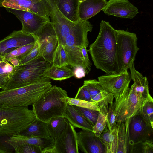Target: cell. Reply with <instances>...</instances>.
Segmentation results:
<instances>
[{
    "instance_id": "obj_1",
    "label": "cell",
    "mask_w": 153,
    "mask_h": 153,
    "mask_svg": "<svg viewBox=\"0 0 153 153\" xmlns=\"http://www.w3.org/2000/svg\"><path fill=\"white\" fill-rule=\"evenodd\" d=\"M98 36L89 46L90 53L97 68L111 74L121 72L115 30L109 22L102 20Z\"/></svg>"
},
{
    "instance_id": "obj_2",
    "label": "cell",
    "mask_w": 153,
    "mask_h": 153,
    "mask_svg": "<svg viewBox=\"0 0 153 153\" xmlns=\"http://www.w3.org/2000/svg\"><path fill=\"white\" fill-rule=\"evenodd\" d=\"M50 81L39 82L0 91V106H28L40 99L52 87Z\"/></svg>"
},
{
    "instance_id": "obj_3",
    "label": "cell",
    "mask_w": 153,
    "mask_h": 153,
    "mask_svg": "<svg viewBox=\"0 0 153 153\" xmlns=\"http://www.w3.org/2000/svg\"><path fill=\"white\" fill-rule=\"evenodd\" d=\"M42 55L26 64L13 67L9 80L4 89L7 90L24 86L42 82L50 81V79L43 74L44 71L50 66Z\"/></svg>"
},
{
    "instance_id": "obj_4",
    "label": "cell",
    "mask_w": 153,
    "mask_h": 153,
    "mask_svg": "<svg viewBox=\"0 0 153 153\" xmlns=\"http://www.w3.org/2000/svg\"><path fill=\"white\" fill-rule=\"evenodd\" d=\"M36 118L28 106H0V135L11 136L19 134Z\"/></svg>"
},
{
    "instance_id": "obj_5",
    "label": "cell",
    "mask_w": 153,
    "mask_h": 153,
    "mask_svg": "<svg viewBox=\"0 0 153 153\" xmlns=\"http://www.w3.org/2000/svg\"><path fill=\"white\" fill-rule=\"evenodd\" d=\"M150 100L153 99L149 87H140L133 84L123 97L114 102L116 122H123L139 114L142 107Z\"/></svg>"
},
{
    "instance_id": "obj_6",
    "label": "cell",
    "mask_w": 153,
    "mask_h": 153,
    "mask_svg": "<svg viewBox=\"0 0 153 153\" xmlns=\"http://www.w3.org/2000/svg\"><path fill=\"white\" fill-rule=\"evenodd\" d=\"M68 96L66 91L56 85L51 89L39 101L32 105L36 118L48 123L52 118L65 116L66 103L61 98Z\"/></svg>"
},
{
    "instance_id": "obj_7",
    "label": "cell",
    "mask_w": 153,
    "mask_h": 153,
    "mask_svg": "<svg viewBox=\"0 0 153 153\" xmlns=\"http://www.w3.org/2000/svg\"><path fill=\"white\" fill-rule=\"evenodd\" d=\"M115 36L121 71H128L134 63L139 49L137 35L127 31L115 30Z\"/></svg>"
},
{
    "instance_id": "obj_8",
    "label": "cell",
    "mask_w": 153,
    "mask_h": 153,
    "mask_svg": "<svg viewBox=\"0 0 153 153\" xmlns=\"http://www.w3.org/2000/svg\"><path fill=\"white\" fill-rule=\"evenodd\" d=\"M98 79L102 88L112 94L115 101L119 100L125 96L131 80L130 74L128 71L102 75Z\"/></svg>"
},
{
    "instance_id": "obj_9",
    "label": "cell",
    "mask_w": 153,
    "mask_h": 153,
    "mask_svg": "<svg viewBox=\"0 0 153 153\" xmlns=\"http://www.w3.org/2000/svg\"><path fill=\"white\" fill-rule=\"evenodd\" d=\"M33 35L37 41L41 55L45 61L52 64L53 53L58 42L51 22H48Z\"/></svg>"
},
{
    "instance_id": "obj_10",
    "label": "cell",
    "mask_w": 153,
    "mask_h": 153,
    "mask_svg": "<svg viewBox=\"0 0 153 153\" xmlns=\"http://www.w3.org/2000/svg\"><path fill=\"white\" fill-rule=\"evenodd\" d=\"M0 7L29 11L50 19V9L47 0H0Z\"/></svg>"
},
{
    "instance_id": "obj_11",
    "label": "cell",
    "mask_w": 153,
    "mask_h": 153,
    "mask_svg": "<svg viewBox=\"0 0 153 153\" xmlns=\"http://www.w3.org/2000/svg\"><path fill=\"white\" fill-rule=\"evenodd\" d=\"M77 133L68 121L64 130L54 140L50 153H78Z\"/></svg>"
},
{
    "instance_id": "obj_12",
    "label": "cell",
    "mask_w": 153,
    "mask_h": 153,
    "mask_svg": "<svg viewBox=\"0 0 153 153\" xmlns=\"http://www.w3.org/2000/svg\"><path fill=\"white\" fill-rule=\"evenodd\" d=\"M7 10L15 15L21 22L23 32L34 35L48 22L50 19L41 16L34 13L25 10L9 8H5Z\"/></svg>"
},
{
    "instance_id": "obj_13",
    "label": "cell",
    "mask_w": 153,
    "mask_h": 153,
    "mask_svg": "<svg viewBox=\"0 0 153 153\" xmlns=\"http://www.w3.org/2000/svg\"><path fill=\"white\" fill-rule=\"evenodd\" d=\"M128 130L130 146L142 142L153 141V128L140 114L131 118Z\"/></svg>"
},
{
    "instance_id": "obj_14",
    "label": "cell",
    "mask_w": 153,
    "mask_h": 153,
    "mask_svg": "<svg viewBox=\"0 0 153 153\" xmlns=\"http://www.w3.org/2000/svg\"><path fill=\"white\" fill-rule=\"evenodd\" d=\"M93 26L88 20L79 19L66 38L63 45L67 47L88 46V32H91Z\"/></svg>"
},
{
    "instance_id": "obj_15",
    "label": "cell",
    "mask_w": 153,
    "mask_h": 153,
    "mask_svg": "<svg viewBox=\"0 0 153 153\" xmlns=\"http://www.w3.org/2000/svg\"><path fill=\"white\" fill-rule=\"evenodd\" d=\"M32 35L24 33L21 30L13 31L9 35L0 41V55L3 56L16 48L35 42Z\"/></svg>"
},
{
    "instance_id": "obj_16",
    "label": "cell",
    "mask_w": 153,
    "mask_h": 153,
    "mask_svg": "<svg viewBox=\"0 0 153 153\" xmlns=\"http://www.w3.org/2000/svg\"><path fill=\"white\" fill-rule=\"evenodd\" d=\"M102 10L109 15L130 19L139 13L137 7L128 0H109Z\"/></svg>"
},
{
    "instance_id": "obj_17",
    "label": "cell",
    "mask_w": 153,
    "mask_h": 153,
    "mask_svg": "<svg viewBox=\"0 0 153 153\" xmlns=\"http://www.w3.org/2000/svg\"><path fill=\"white\" fill-rule=\"evenodd\" d=\"M83 85L91 96V102L99 109L108 107L109 104L113 102L114 97L112 94L105 90L97 80H84Z\"/></svg>"
},
{
    "instance_id": "obj_18",
    "label": "cell",
    "mask_w": 153,
    "mask_h": 153,
    "mask_svg": "<svg viewBox=\"0 0 153 153\" xmlns=\"http://www.w3.org/2000/svg\"><path fill=\"white\" fill-rule=\"evenodd\" d=\"M6 142L14 149L24 144H31L39 147L43 153H50L54 140L51 138H44L34 136H26L18 134L10 137Z\"/></svg>"
},
{
    "instance_id": "obj_19",
    "label": "cell",
    "mask_w": 153,
    "mask_h": 153,
    "mask_svg": "<svg viewBox=\"0 0 153 153\" xmlns=\"http://www.w3.org/2000/svg\"><path fill=\"white\" fill-rule=\"evenodd\" d=\"M77 134L78 145L81 151L85 153H105L99 137L93 131L82 130Z\"/></svg>"
},
{
    "instance_id": "obj_20",
    "label": "cell",
    "mask_w": 153,
    "mask_h": 153,
    "mask_svg": "<svg viewBox=\"0 0 153 153\" xmlns=\"http://www.w3.org/2000/svg\"><path fill=\"white\" fill-rule=\"evenodd\" d=\"M64 47L68 58L69 65L72 68L76 67H81L85 70L86 74L89 73L92 63L89 59L87 48L85 46Z\"/></svg>"
},
{
    "instance_id": "obj_21",
    "label": "cell",
    "mask_w": 153,
    "mask_h": 153,
    "mask_svg": "<svg viewBox=\"0 0 153 153\" xmlns=\"http://www.w3.org/2000/svg\"><path fill=\"white\" fill-rule=\"evenodd\" d=\"M107 2L106 0H86L80 3L78 11L79 19L88 20L102 10Z\"/></svg>"
},
{
    "instance_id": "obj_22",
    "label": "cell",
    "mask_w": 153,
    "mask_h": 153,
    "mask_svg": "<svg viewBox=\"0 0 153 153\" xmlns=\"http://www.w3.org/2000/svg\"><path fill=\"white\" fill-rule=\"evenodd\" d=\"M64 117L74 128L93 131V126L79 112L74 105L66 104Z\"/></svg>"
},
{
    "instance_id": "obj_23",
    "label": "cell",
    "mask_w": 153,
    "mask_h": 153,
    "mask_svg": "<svg viewBox=\"0 0 153 153\" xmlns=\"http://www.w3.org/2000/svg\"><path fill=\"white\" fill-rule=\"evenodd\" d=\"M121 122H117L112 129H106L99 137L103 145L105 153H116L117 136Z\"/></svg>"
},
{
    "instance_id": "obj_24",
    "label": "cell",
    "mask_w": 153,
    "mask_h": 153,
    "mask_svg": "<svg viewBox=\"0 0 153 153\" xmlns=\"http://www.w3.org/2000/svg\"><path fill=\"white\" fill-rule=\"evenodd\" d=\"M61 13L67 18L74 22L79 19L78 11L79 4L77 0H54Z\"/></svg>"
},
{
    "instance_id": "obj_25",
    "label": "cell",
    "mask_w": 153,
    "mask_h": 153,
    "mask_svg": "<svg viewBox=\"0 0 153 153\" xmlns=\"http://www.w3.org/2000/svg\"><path fill=\"white\" fill-rule=\"evenodd\" d=\"M131 118L120 123L117 136L116 153L129 152L130 145L128 129Z\"/></svg>"
},
{
    "instance_id": "obj_26",
    "label": "cell",
    "mask_w": 153,
    "mask_h": 153,
    "mask_svg": "<svg viewBox=\"0 0 153 153\" xmlns=\"http://www.w3.org/2000/svg\"><path fill=\"white\" fill-rule=\"evenodd\" d=\"M19 134L26 136H34L44 138H51L47 128V123L36 118Z\"/></svg>"
},
{
    "instance_id": "obj_27",
    "label": "cell",
    "mask_w": 153,
    "mask_h": 153,
    "mask_svg": "<svg viewBox=\"0 0 153 153\" xmlns=\"http://www.w3.org/2000/svg\"><path fill=\"white\" fill-rule=\"evenodd\" d=\"M43 74L50 79L57 81L65 80L74 76L73 70L67 66L58 67L53 65L47 69Z\"/></svg>"
},
{
    "instance_id": "obj_28",
    "label": "cell",
    "mask_w": 153,
    "mask_h": 153,
    "mask_svg": "<svg viewBox=\"0 0 153 153\" xmlns=\"http://www.w3.org/2000/svg\"><path fill=\"white\" fill-rule=\"evenodd\" d=\"M68 120L63 117H58L51 119L47 123V127L50 137L55 140L65 128Z\"/></svg>"
},
{
    "instance_id": "obj_29",
    "label": "cell",
    "mask_w": 153,
    "mask_h": 153,
    "mask_svg": "<svg viewBox=\"0 0 153 153\" xmlns=\"http://www.w3.org/2000/svg\"><path fill=\"white\" fill-rule=\"evenodd\" d=\"M52 64L58 67L69 65L68 58L63 45L58 44L53 53Z\"/></svg>"
},
{
    "instance_id": "obj_30",
    "label": "cell",
    "mask_w": 153,
    "mask_h": 153,
    "mask_svg": "<svg viewBox=\"0 0 153 153\" xmlns=\"http://www.w3.org/2000/svg\"><path fill=\"white\" fill-rule=\"evenodd\" d=\"M35 43V42L17 48L10 52L5 54L3 56L7 62L12 59H16L20 61L29 53L34 47Z\"/></svg>"
},
{
    "instance_id": "obj_31",
    "label": "cell",
    "mask_w": 153,
    "mask_h": 153,
    "mask_svg": "<svg viewBox=\"0 0 153 153\" xmlns=\"http://www.w3.org/2000/svg\"><path fill=\"white\" fill-rule=\"evenodd\" d=\"M108 108L105 107L100 108L96 124L93 126V132L97 137H100L107 126Z\"/></svg>"
},
{
    "instance_id": "obj_32",
    "label": "cell",
    "mask_w": 153,
    "mask_h": 153,
    "mask_svg": "<svg viewBox=\"0 0 153 153\" xmlns=\"http://www.w3.org/2000/svg\"><path fill=\"white\" fill-rule=\"evenodd\" d=\"M61 100L68 104L99 111V108L94 103L75 98L64 97Z\"/></svg>"
},
{
    "instance_id": "obj_33",
    "label": "cell",
    "mask_w": 153,
    "mask_h": 153,
    "mask_svg": "<svg viewBox=\"0 0 153 153\" xmlns=\"http://www.w3.org/2000/svg\"><path fill=\"white\" fill-rule=\"evenodd\" d=\"M139 114L148 124L153 128V100L146 102Z\"/></svg>"
},
{
    "instance_id": "obj_34",
    "label": "cell",
    "mask_w": 153,
    "mask_h": 153,
    "mask_svg": "<svg viewBox=\"0 0 153 153\" xmlns=\"http://www.w3.org/2000/svg\"><path fill=\"white\" fill-rule=\"evenodd\" d=\"M153 141L142 142L130 146L129 152L131 153H152Z\"/></svg>"
},
{
    "instance_id": "obj_35",
    "label": "cell",
    "mask_w": 153,
    "mask_h": 153,
    "mask_svg": "<svg viewBox=\"0 0 153 153\" xmlns=\"http://www.w3.org/2000/svg\"><path fill=\"white\" fill-rule=\"evenodd\" d=\"M75 108L93 126L96 123L99 111L91 109L75 106Z\"/></svg>"
},
{
    "instance_id": "obj_36",
    "label": "cell",
    "mask_w": 153,
    "mask_h": 153,
    "mask_svg": "<svg viewBox=\"0 0 153 153\" xmlns=\"http://www.w3.org/2000/svg\"><path fill=\"white\" fill-rule=\"evenodd\" d=\"M41 55L39 44L36 38L35 43L34 47L27 56L20 60L19 65L28 63L37 58Z\"/></svg>"
},
{
    "instance_id": "obj_37",
    "label": "cell",
    "mask_w": 153,
    "mask_h": 153,
    "mask_svg": "<svg viewBox=\"0 0 153 153\" xmlns=\"http://www.w3.org/2000/svg\"><path fill=\"white\" fill-rule=\"evenodd\" d=\"M115 104L113 102L109 105L107 114V126L108 129H112L115 126L117 122L115 113Z\"/></svg>"
},
{
    "instance_id": "obj_38",
    "label": "cell",
    "mask_w": 153,
    "mask_h": 153,
    "mask_svg": "<svg viewBox=\"0 0 153 153\" xmlns=\"http://www.w3.org/2000/svg\"><path fill=\"white\" fill-rule=\"evenodd\" d=\"M16 153H43L38 146L31 144H24L14 149Z\"/></svg>"
},
{
    "instance_id": "obj_39",
    "label": "cell",
    "mask_w": 153,
    "mask_h": 153,
    "mask_svg": "<svg viewBox=\"0 0 153 153\" xmlns=\"http://www.w3.org/2000/svg\"><path fill=\"white\" fill-rule=\"evenodd\" d=\"M14 67L0 55V74L10 75Z\"/></svg>"
},
{
    "instance_id": "obj_40",
    "label": "cell",
    "mask_w": 153,
    "mask_h": 153,
    "mask_svg": "<svg viewBox=\"0 0 153 153\" xmlns=\"http://www.w3.org/2000/svg\"><path fill=\"white\" fill-rule=\"evenodd\" d=\"M10 137L6 135H0V153H9L14 152L13 147L6 142Z\"/></svg>"
},
{
    "instance_id": "obj_41",
    "label": "cell",
    "mask_w": 153,
    "mask_h": 153,
    "mask_svg": "<svg viewBox=\"0 0 153 153\" xmlns=\"http://www.w3.org/2000/svg\"><path fill=\"white\" fill-rule=\"evenodd\" d=\"M74 98L91 102V96L84 85L79 88Z\"/></svg>"
},
{
    "instance_id": "obj_42",
    "label": "cell",
    "mask_w": 153,
    "mask_h": 153,
    "mask_svg": "<svg viewBox=\"0 0 153 153\" xmlns=\"http://www.w3.org/2000/svg\"><path fill=\"white\" fill-rule=\"evenodd\" d=\"M73 69L74 76L76 78H83L86 74L85 70L81 67H76Z\"/></svg>"
},
{
    "instance_id": "obj_43",
    "label": "cell",
    "mask_w": 153,
    "mask_h": 153,
    "mask_svg": "<svg viewBox=\"0 0 153 153\" xmlns=\"http://www.w3.org/2000/svg\"><path fill=\"white\" fill-rule=\"evenodd\" d=\"M10 75L0 74V89L3 90L8 82Z\"/></svg>"
},
{
    "instance_id": "obj_44",
    "label": "cell",
    "mask_w": 153,
    "mask_h": 153,
    "mask_svg": "<svg viewBox=\"0 0 153 153\" xmlns=\"http://www.w3.org/2000/svg\"><path fill=\"white\" fill-rule=\"evenodd\" d=\"M20 61L16 59H12L9 60L8 62H10L13 67H15L19 65Z\"/></svg>"
},
{
    "instance_id": "obj_45",
    "label": "cell",
    "mask_w": 153,
    "mask_h": 153,
    "mask_svg": "<svg viewBox=\"0 0 153 153\" xmlns=\"http://www.w3.org/2000/svg\"><path fill=\"white\" fill-rule=\"evenodd\" d=\"M79 4L80 3L86 0H77Z\"/></svg>"
}]
</instances>
